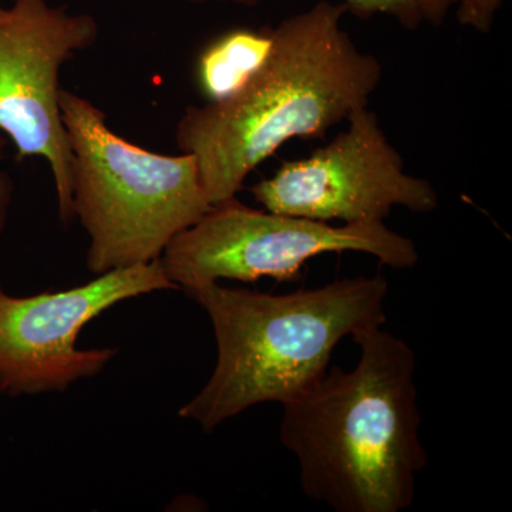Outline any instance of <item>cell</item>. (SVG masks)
I'll list each match as a JSON object with an SVG mask.
<instances>
[{
  "label": "cell",
  "instance_id": "5b68a950",
  "mask_svg": "<svg viewBox=\"0 0 512 512\" xmlns=\"http://www.w3.org/2000/svg\"><path fill=\"white\" fill-rule=\"evenodd\" d=\"M332 252H363L393 269H412L420 254L412 239L384 222L343 224L254 210L237 197L171 239L160 256L165 274L191 293L221 279L298 281L309 259Z\"/></svg>",
  "mask_w": 512,
  "mask_h": 512
},
{
  "label": "cell",
  "instance_id": "7c38bea8",
  "mask_svg": "<svg viewBox=\"0 0 512 512\" xmlns=\"http://www.w3.org/2000/svg\"><path fill=\"white\" fill-rule=\"evenodd\" d=\"M8 144V138L0 133V160L5 156ZM13 194H15V183H13L12 177L6 171L0 170V235L5 232L6 225H8Z\"/></svg>",
  "mask_w": 512,
  "mask_h": 512
},
{
  "label": "cell",
  "instance_id": "6da1fadb",
  "mask_svg": "<svg viewBox=\"0 0 512 512\" xmlns=\"http://www.w3.org/2000/svg\"><path fill=\"white\" fill-rule=\"evenodd\" d=\"M345 3L320 0L272 28L265 63L237 93L188 106L175 128L181 153L197 160L211 204L231 200L248 175L292 138H323L369 106L382 63L360 52L342 19Z\"/></svg>",
  "mask_w": 512,
  "mask_h": 512
},
{
  "label": "cell",
  "instance_id": "8992f818",
  "mask_svg": "<svg viewBox=\"0 0 512 512\" xmlns=\"http://www.w3.org/2000/svg\"><path fill=\"white\" fill-rule=\"evenodd\" d=\"M97 20L47 0L0 5V133L18 160L45 158L63 224L73 221L69 136L60 111V72L99 40Z\"/></svg>",
  "mask_w": 512,
  "mask_h": 512
},
{
  "label": "cell",
  "instance_id": "7a4b0ae2",
  "mask_svg": "<svg viewBox=\"0 0 512 512\" xmlns=\"http://www.w3.org/2000/svg\"><path fill=\"white\" fill-rule=\"evenodd\" d=\"M352 339L360 349L356 366L333 367L284 404L279 439L298 461L311 500L336 512L404 511L429 464L416 353L383 326Z\"/></svg>",
  "mask_w": 512,
  "mask_h": 512
},
{
  "label": "cell",
  "instance_id": "9c48e42d",
  "mask_svg": "<svg viewBox=\"0 0 512 512\" xmlns=\"http://www.w3.org/2000/svg\"><path fill=\"white\" fill-rule=\"evenodd\" d=\"M272 46V28L232 29L212 40L198 56V89L208 103L238 92L265 63Z\"/></svg>",
  "mask_w": 512,
  "mask_h": 512
},
{
  "label": "cell",
  "instance_id": "3957f363",
  "mask_svg": "<svg viewBox=\"0 0 512 512\" xmlns=\"http://www.w3.org/2000/svg\"><path fill=\"white\" fill-rule=\"evenodd\" d=\"M207 312L217 365L180 417L212 433L251 407L292 402L329 370L340 340L386 323L389 284L357 276L286 295L210 284L188 293Z\"/></svg>",
  "mask_w": 512,
  "mask_h": 512
},
{
  "label": "cell",
  "instance_id": "52a82bcc",
  "mask_svg": "<svg viewBox=\"0 0 512 512\" xmlns=\"http://www.w3.org/2000/svg\"><path fill=\"white\" fill-rule=\"evenodd\" d=\"M158 291H180L160 259L26 298L9 295L0 286V393H64L79 380L99 375L119 349L77 348L84 326L121 302Z\"/></svg>",
  "mask_w": 512,
  "mask_h": 512
},
{
  "label": "cell",
  "instance_id": "277c9868",
  "mask_svg": "<svg viewBox=\"0 0 512 512\" xmlns=\"http://www.w3.org/2000/svg\"><path fill=\"white\" fill-rule=\"evenodd\" d=\"M59 104L73 154V218L90 239L87 269L97 276L160 259L211 208L197 160L130 143L79 94L62 89Z\"/></svg>",
  "mask_w": 512,
  "mask_h": 512
},
{
  "label": "cell",
  "instance_id": "ba28073f",
  "mask_svg": "<svg viewBox=\"0 0 512 512\" xmlns=\"http://www.w3.org/2000/svg\"><path fill=\"white\" fill-rule=\"evenodd\" d=\"M349 128L302 160L285 161L271 178L251 188L266 211L343 224L383 222L394 207L419 214L439 207L424 178L404 171L373 111L350 114Z\"/></svg>",
  "mask_w": 512,
  "mask_h": 512
},
{
  "label": "cell",
  "instance_id": "30bf717a",
  "mask_svg": "<svg viewBox=\"0 0 512 512\" xmlns=\"http://www.w3.org/2000/svg\"><path fill=\"white\" fill-rule=\"evenodd\" d=\"M188 3L218 2L256 6L262 0H185ZM456 0H343L348 12L357 18L370 19L376 15H387L396 19L404 29L416 30L424 23L440 26L448 10Z\"/></svg>",
  "mask_w": 512,
  "mask_h": 512
},
{
  "label": "cell",
  "instance_id": "8fae6325",
  "mask_svg": "<svg viewBox=\"0 0 512 512\" xmlns=\"http://www.w3.org/2000/svg\"><path fill=\"white\" fill-rule=\"evenodd\" d=\"M454 3H457L456 16L461 26L488 33L503 0H456Z\"/></svg>",
  "mask_w": 512,
  "mask_h": 512
}]
</instances>
